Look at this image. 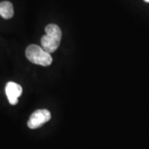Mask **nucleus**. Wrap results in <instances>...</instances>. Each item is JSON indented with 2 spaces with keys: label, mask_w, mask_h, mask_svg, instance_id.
<instances>
[{
  "label": "nucleus",
  "mask_w": 149,
  "mask_h": 149,
  "mask_svg": "<svg viewBox=\"0 0 149 149\" xmlns=\"http://www.w3.org/2000/svg\"><path fill=\"white\" fill-rule=\"evenodd\" d=\"M14 15L13 6L8 1H3L0 3V16L4 19H10Z\"/></svg>",
  "instance_id": "nucleus-5"
},
{
  "label": "nucleus",
  "mask_w": 149,
  "mask_h": 149,
  "mask_svg": "<svg viewBox=\"0 0 149 149\" xmlns=\"http://www.w3.org/2000/svg\"><path fill=\"white\" fill-rule=\"evenodd\" d=\"M145 2H147V3H149V0H144Z\"/></svg>",
  "instance_id": "nucleus-6"
},
{
  "label": "nucleus",
  "mask_w": 149,
  "mask_h": 149,
  "mask_svg": "<svg viewBox=\"0 0 149 149\" xmlns=\"http://www.w3.org/2000/svg\"><path fill=\"white\" fill-rule=\"evenodd\" d=\"M51 113L47 109H38L30 116L27 126L32 129L40 128L44 123L48 122L51 119Z\"/></svg>",
  "instance_id": "nucleus-3"
},
{
  "label": "nucleus",
  "mask_w": 149,
  "mask_h": 149,
  "mask_svg": "<svg viewBox=\"0 0 149 149\" xmlns=\"http://www.w3.org/2000/svg\"><path fill=\"white\" fill-rule=\"evenodd\" d=\"M5 92L9 103L12 105H15L18 102V97L22 93V88L17 83L8 82L6 85Z\"/></svg>",
  "instance_id": "nucleus-4"
},
{
  "label": "nucleus",
  "mask_w": 149,
  "mask_h": 149,
  "mask_svg": "<svg viewBox=\"0 0 149 149\" xmlns=\"http://www.w3.org/2000/svg\"><path fill=\"white\" fill-rule=\"evenodd\" d=\"M26 56L33 64L48 66L52 63V57L51 54L44 51L37 45H30L26 50Z\"/></svg>",
  "instance_id": "nucleus-2"
},
{
  "label": "nucleus",
  "mask_w": 149,
  "mask_h": 149,
  "mask_svg": "<svg viewBox=\"0 0 149 149\" xmlns=\"http://www.w3.org/2000/svg\"><path fill=\"white\" fill-rule=\"evenodd\" d=\"M46 35L42 37V48L48 53H52L60 46L62 32L61 28L56 24H49L46 28Z\"/></svg>",
  "instance_id": "nucleus-1"
}]
</instances>
